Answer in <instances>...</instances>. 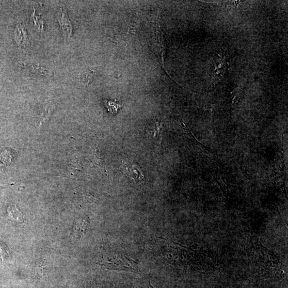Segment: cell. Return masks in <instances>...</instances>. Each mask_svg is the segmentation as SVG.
Here are the masks:
<instances>
[{"instance_id": "6da1fadb", "label": "cell", "mask_w": 288, "mask_h": 288, "mask_svg": "<svg viewBox=\"0 0 288 288\" xmlns=\"http://www.w3.org/2000/svg\"><path fill=\"white\" fill-rule=\"evenodd\" d=\"M58 21L63 34L66 37L70 38L72 33V26L68 18L67 13L65 9H61Z\"/></svg>"}, {"instance_id": "7a4b0ae2", "label": "cell", "mask_w": 288, "mask_h": 288, "mask_svg": "<svg viewBox=\"0 0 288 288\" xmlns=\"http://www.w3.org/2000/svg\"><path fill=\"white\" fill-rule=\"evenodd\" d=\"M124 172L128 177L136 181H141L144 178L141 169L135 164H127L124 169Z\"/></svg>"}, {"instance_id": "3957f363", "label": "cell", "mask_w": 288, "mask_h": 288, "mask_svg": "<svg viewBox=\"0 0 288 288\" xmlns=\"http://www.w3.org/2000/svg\"><path fill=\"white\" fill-rule=\"evenodd\" d=\"M15 39L19 46L26 47L29 45V37L23 25H17L15 33Z\"/></svg>"}, {"instance_id": "277c9868", "label": "cell", "mask_w": 288, "mask_h": 288, "mask_svg": "<svg viewBox=\"0 0 288 288\" xmlns=\"http://www.w3.org/2000/svg\"><path fill=\"white\" fill-rule=\"evenodd\" d=\"M94 72L90 70V69H87L83 71L81 75H80V82L83 84H89L91 79L93 77Z\"/></svg>"}, {"instance_id": "5b68a950", "label": "cell", "mask_w": 288, "mask_h": 288, "mask_svg": "<svg viewBox=\"0 0 288 288\" xmlns=\"http://www.w3.org/2000/svg\"><path fill=\"white\" fill-rule=\"evenodd\" d=\"M133 288H155L148 279H140L136 281Z\"/></svg>"}, {"instance_id": "8992f818", "label": "cell", "mask_w": 288, "mask_h": 288, "mask_svg": "<svg viewBox=\"0 0 288 288\" xmlns=\"http://www.w3.org/2000/svg\"><path fill=\"white\" fill-rule=\"evenodd\" d=\"M9 212L10 215L14 218V220L17 222H22L24 221L22 213H21L17 208H10Z\"/></svg>"}, {"instance_id": "52a82bcc", "label": "cell", "mask_w": 288, "mask_h": 288, "mask_svg": "<svg viewBox=\"0 0 288 288\" xmlns=\"http://www.w3.org/2000/svg\"><path fill=\"white\" fill-rule=\"evenodd\" d=\"M106 106L108 110L112 113H117V110L119 108V105L116 103L115 101L111 100L107 101Z\"/></svg>"}, {"instance_id": "ba28073f", "label": "cell", "mask_w": 288, "mask_h": 288, "mask_svg": "<svg viewBox=\"0 0 288 288\" xmlns=\"http://www.w3.org/2000/svg\"><path fill=\"white\" fill-rule=\"evenodd\" d=\"M0 254L1 255L3 260L4 257H6V256L8 255V251L4 248L3 244L0 243Z\"/></svg>"}]
</instances>
